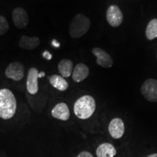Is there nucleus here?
<instances>
[{
    "label": "nucleus",
    "instance_id": "nucleus-1",
    "mask_svg": "<svg viewBox=\"0 0 157 157\" xmlns=\"http://www.w3.org/2000/svg\"><path fill=\"white\" fill-rule=\"evenodd\" d=\"M17 110V101L14 94L8 89L0 90V118L11 119Z\"/></svg>",
    "mask_w": 157,
    "mask_h": 157
},
{
    "label": "nucleus",
    "instance_id": "nucleus-2",
    "mask_svg": "<svg viewBox=\"0 0 157 157\" xmlns=\"http://www.w3.org/2000/svg\"><path fill=\"white\" fill-rule=\"evenodd\" d=\"M96 103L93 97L84 95L75 102L74 105V112L80 119H87L91 117L95 112Z\"/></svg>",
    "mask_w": 157,
    "mask_h": 157
},
{
    "label": "nucleus",
    "instance_id": "nucleus-3",
    "mask_svg": "<svg viewBox=\"0 0 157 157\" xmlns=\"http://www.w3.org/2000/svg\"><path fill=\"white\" fill-rule=\"evenodd\" d=\"M91 22L83 14H77L74 17L69 25L70 36L74 39L83 36L89 31Z\"/></svg>",
    "mask_w": 157,
    "mask_h": 157
},
{
    "label": "nucleus",
    "instance_id": "nucleus-4",
    "mask_svg": "<svg viewBox=\"0 0 157 157\" xmlns=\"http://www.w3.org/2000/svg\"><path fill=\"white\" fill-rule=\"evenodd\" d=\"M140 91L147 101L151 103H157V80L148 78L143 82Z\"/></svg>",
    "mask_w": 157,
    "mask_h": 157
},
{
    "label": "nucleus",
    "instance_id": "nucleus-5",
    "mask_svg": "<svg viewBox=\"0 0 157 157\" xmlns=\"http://www.w3.org/2000/svg\"><path fill=\"white\" fill-rule=\"evenodd\" d=\"M25 75V67L21 62L11 63L5 70V76L14 81L23 79Z\"/></svg>",
    "mask_w": 157,
    "mask_h": 157
},
{
    "label": "nucleus",
    "instance_id": "nucleus-6",
    "mask_svg": "<svg viewBox=\"0 0 157 157\" xmlns=\"http://www.w3.org/2000/svg\"><path fill=\"white\" fill-rule=\"evenodd\" d=\"M123 14L120 8L115 5L109 6L106 12V19L112 27L119 26L123 22Z\"/></svg>",
    "mask_w": 157,
    "mask_h": 157
},
{
    "label": "nucleus",
    "instance_id": "nucleus-7",
    "mask_svg": "<svg viewBox=\"0 0 157 157\" xmlns=\"http://www.w3.org/2000/svg\"><path fill=\"white\" fill-rule=\"evenodd\" d=\"M92 52L97 58L96 63L100 66L108 68H111L113 66V60L112 58L107 52L103 50V49L99 48H93V50H92Z\"/></svg>",
    "mask_w": 157,
    "mask_h": 157
},
{
    "label": "nucleus",
    "instance_id": "nucleus-8",
    "mask_svg": "<svg viewBox=\"0 0 157 157\" xmlns=\"http://www.w3.org/2000/svg\"><path fill=\"white\" fill-rule=\"evenodd\" d=\"M13 20L15 26L20 29H25L29 23L28 13L21 7H17L13 10Z\"/></svg>",
    "mask_w": 157,
    "mask_h": 157
},
{
    "label": "nucleus",
    "instance_id": "nucleus-9",
    "mask_svg": "<svg viewBox=\"0 0 157 157\" xmlns=\"http://www.w3.org/2000/svg\"><path fill=\"white\" fill-rule=\"evenodd\" d=\"M39 71L36 68H31L29 71L26 81L27 91L31 95H36L39 91Z\"/></svg>",
    "mask_w": 157,
    "mask_h": 157
},
{
    "label": "nucleus",
    "instance_id": "nucleus-10",
    "mask_svg": "<svg viewBox=\"0 0 157 157\" xmlns=\"http://www.w3.org/2000/svg\"><path fill=\"white\" fill-rule=\"evenodd\" d=\"M124 124L120 118H114L110 121L109 132L111 136L114 139H120L124 133Z\"/></svg>",
    "mask_w": 157,
    "mask_h": 157
},
{
    "label": "nucleus",
    "instance_id": "nucleus-11",
    "mask_svg": "<svg viewBox=\"0 0 157 157\" xmlns=\"http://www.w3.org/2000/svg\"><path fill=\"white\" fill-rule=\"evenodd\" d=\"M52 116L57 119L61 121H67L70 118V111L67 104L59 103L52 110Z\"/></svg>",
    "mask_w": 157,
    "mask_h": 157
},
{
    "label": "nucleus",
    "instance_id": "nucleus-12",
    "mask_svg": "<svg viewBox=\"0 0 157 157\" xmlns=\"http://www.w3.org/2000/svg\"><path fill=\"white\" fill-rule=\"evenodd\" d=\"M89 68L84 63H78L74 68L72 73V78L74 82H81L87 78L89 76Z\"/></svg>",
    "mask_w": 157,
    "mask_h": 157
},
{
    "label": "nucleus",
    "instance_id": "nucleus-13",
    "mask_svg": "<svg viewBox=\"0 0 157 157\" xmlns=\"http://www.w3.org/2000/svg\"><path fill=\"white\" fill-rule=\"evenodd\" d=\"M40 44V39L37 36L30 37L28 36H21L19 42L20 48L27 50H34Z\"/></svg>",
    "mask_w": 157,
    "mask_h": 157
},
{
    "label": "nucleus",
    "instance_id": "nucleus-14",
    "mask_svg": "<svg viewBox=\"0 0 157 157\" xmlns=\"http://www.w3.org/2000/svg\"><path fill=\"white\" fill-rule=\"evenodd\" d=\"M117 153L115 147L109 143L100 145L96 150V155L98 157H114Z\"/></svg>",
    "mask_w": 157,
    "mask_h": 157
},
{
    "label": "nucleus",
    "instance_id": "nucleus-15",
    "mask_svg": "<svg viewBox=\"0 0 157 157\" xmlns=\"http://www.w3.org/2000/svg\"><path fill=\"white\" fill-rule=\"evenodd\" d=\"M58 68L63 77L68 78L73 73L74 63L68 59H63L59 62Z\"/></svg>",
    "mask_w": 157,
    "mask_h": 157
},
{
    "label": "nucleus",
    "instance_id": "nucleus-16",
    "mask_svg": "<svg viewBox=\"0 0 157 157\" xmlns=\"http://www.w3.org/2000/svg\"><path fill=\"white\" fill-rule=\"evenodd\" d=\"M50 83L59 91H66L68 87V82L63 76L59 75H52L50 77Z\"/></svg>",
    "mask_w": 157,
    "mask_h": 157
},
{
    "label": "nucleus",
    "instance_id": "nucleus-17",
    "mask_svg": "<svg viewBox=\"0 0 157 157\" xmlns=\"http://www.w3.org/2000/svg\"><path fill=\"white\" fill-rule=\"evenodd\" d=\"M146 36L148 40H154L157 37V19L149 21L146 29Z\"/></svg>",
    "mask_w": 157,
    "mask_h": 157
},
{
    "label": "nucleus",
    "instance_id": "nucleus-18",
    "mask_svg": "<svg viewBox=\"0 0 157 157\" xmlns=\"http://www.w3.org/2000/svg\"><path fill=\"white\" fill-rule=\"evenodd\" d=\"M8 21L2 15H0V35H4L9 30Z\"/></svg>",
    "mask_w": 157,
    "mask_h": 157
},
{
    "label": "nucleus",
    "instance_id": "nucleus-19",
    "mask_svg": "<svg viewBox=\"0 0 157 157\" xmlns=\"http://www.w3.org/2000/svg\"><path fill=\"white\" fill-rule=\"evenodd\" d=\"M76 157H94V156L91 153L84 151H82L81 153H79Z\"/></svg>",
    "mask_w": 157,
    "mask_h": 157
},
{
    "label": "nucleus",
    "instance_id": "nucleus-20",
    "mask_svg": "<svg viewBox=\"0 0 157 157\" xmlns=\"http://www.w3.org/2000/svg\"><path fill=\"white\" fill-rule=\"evenodd\" d=\"M42 56H43V58L47 59V60H51V59H52V55L51 54L50 52H49V51H47V50H45L44 52H43Z\"/></svg>",
    "mask_w": 157,
    "mask_h": 157
},
{
    "label": "nucleus",
    "instance_id": "nucleus-21",
    "mask_svg": "<svg viewBox=\"0 0 157 157\" xmlns=\"http://www.w3.org/2000/svg\"><path fill=\"white\" fill-rule=\"evenodd\" d=\"M52 46L55 47V48H59V47H60V44H59V42H57L56 39H54V40L52 41Z\"/></svg>",
    "mask_w": 157,
    "mask_h": 157
},
{
    "label": "nucleus",
    "instance_id": "nucleus-22",
    "mask_svg": "<svg viewBox=\"0 0 157 157\" xmlns=\"http://www.w3.org/2000/svg\"><path fill=\"white\" fill-rule=\"evenodd\" d=\"M44 75H45L44 72L42 71V72H40V73H39V74H38V77H39V78H42V77H43V76H44Z\"/></svg>",
    "mask_w": 157,
    "mask_h": 157
},
{
    "label": "nucleus",
    "instance_id": "nucleus-23",
    "mask_svg": "<svg viewBox=\"0 0 157 157\" xmlns=\"http://www.w3.org/2000/svg\"><path fill=\"white\" fill-rule=\"evenodd\" d=\"M147 157H157V154H153L148 156Z\"/></svg>",
    "mask_w": 157,
    "mask_h": 157
}]
</instances>
